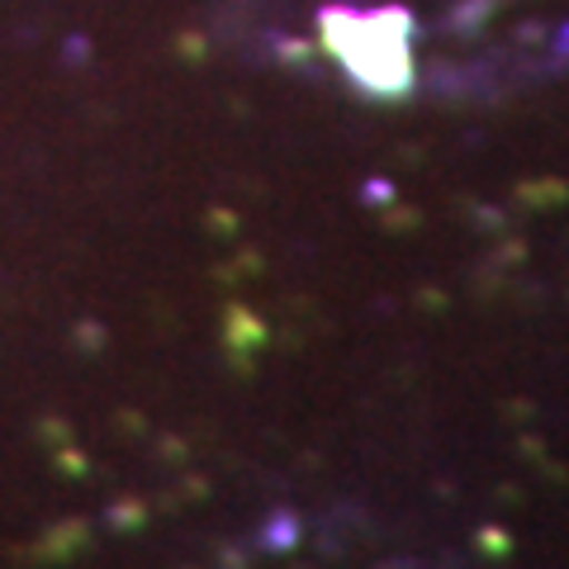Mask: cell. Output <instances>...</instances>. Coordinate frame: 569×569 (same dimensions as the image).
Masks as SVG:
<instances>
[{"label":"cell","mask_w":569,"mask_h":569,"mask_svg":"<svg viewBox=\"0 0 569 569\" xmlns=\"http://www.w3.org/2000/svg\"><path fill=\"white\" fill-rule=\"evenodd\" d=\"M328 43L376 91H399L408 81L403 14H328Z\"/></svg>","instance_id":"1"}]
</instances>
